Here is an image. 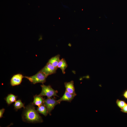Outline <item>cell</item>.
Listing matches in <instances>:
<instances>
[{
	"label": "cell",
	"instance_id": "obj_9",
	"mask_svg": "<svg viewBox=\"0 0 127 127\" xmlns=\"http://www.w3.org/2000/svg\"><path fill=\"white\" fill-rule=\"evenodd\" d=\"M34 100L32 104L34 105L39 106L44 104V99L43 96L36 95L33 96Z\"/></svg>",
	"mask_w": 127,
	"mask_h": 127
},
{
	"label": "cell",
	"instance_id": "obj_2",
	"mask_svg": "<svg viewBox=\"0 0 127 127\" xmlns=\"http://www.w3.org/2000/svg\"><path fill=\"white\" fill-rule=\"evenodd\" d=\"M48 76L40 71L33 75L25 76L24 77L27 79L33 84H35L38 83H45Z\"/></svg>",
	"mask_w": 127,
	"mask_h": 127
},
{
	"label": "cell",
	"instance_id": "obj_12",
	"mask_svg": "<svg viewBox=\"0 0 127 127\" xmlns=\"http://www.w3.org/2000/svg\"><path fill=\"white\" fill-rule=\"evenodd\" d=\"M17 97V96L10 94L8 95L5 99L7 104L10 105L16 101Z\"/></svg>",
	"mask_w": 127,
	"mask_h": 127
},
{
	"label": "cell",
	"instance_id": "obj_17",
	"mask_svg": "<svg viewBox=\"0 0 127 127\" xmlns=\"http://www.w3.org/2000/svg\"><path fill=\"white\" fill-rule=\"evenodd\" d=\"M5 109L2 108L0 110V118H1L3 117V114L4 112Z\"/></svg>",
	"mask_w": 127,
	"mask_h": 127
},
{
	"label": "cell",
	"instance_id": "obj_7",
	"mask_svg": "<svg viewBox=\"0 0 127 127\" xmlns=\"http://www.w3.org/2000/svg\"><path fill=\"white\" fill-rule=\"evenodd\" d=\"M76 95V94H71L65 91L63 96L57 101L59 104L62 101L71 102Z\"/></svg>",
	"mask_w": 127,
	"mask_h": 127
},
{
	"label": "cell",
	"instance_id": "obj_15",
	"mask_svg": "<svg viewBox=\"0 0 127 127\" xmlns=\"http://www.w3.org/2000/svg\"><path fill=\"white\" fill-rule=\"evenodd\" d=\"M116 103L118 106L121 109L127 104L125 101L120 100L119 99L117 100Z\"/></svg>",
	"mask_w": 127,
	"mask_h": 127
},
{
	"label": "cell",
	"instance_id": "obj_8",
	"mask_svg": "<svg viewBox=\"0 0 127 127\" xmlns=\"http://www.w3.org/2000/svg\"><path fill=\"white\" fill-rule=\"evenodd\" d=\"M64 85L66 88L65 91L71 94H76L75 92L74 81H71L69 82H65Z\"/></svg>",
	"mask_w": 127,
	"mask_h": 127
},
{
	"label": "cell",
	"instance_id": "obj_3",
	"mask_svg": "<svg viewBox=\"0 0 127 127\" xmlns=\"http://www.w3.org/2000/svg\"><path fill=\"white\" fill-rule=\"evenodd\" d=\"M42 91L41 93L38 95L40 96H46L48 98H51L53 96L59 97L57 93L58 91L53 89L50 85H45L43 83L41 85Z\"/></svg>",
	"mask_w": 127,
	"mask_h": 127
},
{
	"label": "cell",
	"instance_id": "obj_6",
	"mask_svg": "<svg viewBox=\"0 0 127 127\" xmlns=\"http://www.w3.org/2000/svg\"><path fill=\"white\" fill-rule=\"evenodd\" d=\"M24 77L22 74H17L14 75L10 80L11 85L12 86L18 85L21 83Z\"/></svg>",
	"mask_w": 127,
	"mask_h": 127
},
{
	"label": "cell",
	"instance_id": "obj_18",
	"mask_svg": "<svg viewBox=\"0 0 127 127\" xmlns=\"http://www.w3.org/2000/svg\"><path fill=\"white\" fill-rule=\"evenodd\" d=\"M123 95L125 98L127 99V90L124 92Z\"/></svg>",
	"mask_w": 127,
	"mask_h": 127
},
{
	"label": "cell",
	"instance_id": "obj_16",
	"mask_svg": "<svg viewBox=\"0 0 127 127\" xmlns=\"http://www.w3.org/2000/svg\"><path fill=\"white\" fill-rule=\"evenodd\" d=\"M121 111L122 112L127 113V104L121 109Z\"/></svg>",
	"mask_w": 127,
	"mask_h": 127
},
{
	"label": "cell",
	"instance_id": "obj_1",
	"mask_svg": "<svg viewBox=\"0 0 127 127\" xmlns=\"http://www.w3.org/2000/svg\"><path fill=\"white\" fill-rule=\"evenodd\" d=\"M22 119L24 122L30 123H41L43 122L41 117L34 105L31 103L24 108L22 115Z\"/></svg>",
	"mask_w": 127,
	"mask_h": 127
},
{
	"label": "cell",
	"instance_id": "obj_10",
	"mask_svg": "<svg viewBox=\"0 0 127 127\" xmlns=\"http://www.w3.org/2000/svg\"><path fill=\"white\" fill-rule=\"evenodd\" d=\"M60 56L58 54L50 58L48 61V63L53 65L56 68H57V65L60 60Z\"/></svg>",
	"mask_w": 127,
	"mask_h": 127
},
{
	"label": "cell",
	"instance_id": "obj_4",
	"mask_svg": "<svg viewBox=\"0 0 127 127\" xmlns=\"http://www.w3.org/2000/svg\"><path fill=\"white\" fill-rule=\"evenodd\" d=\"M44 104L47 109L48 114L50 115L52 111L56 105L59 103L57 100L54 97L53 98H48L45 99Z\"/></svg>",
	"mask_w": 127,
	"mask_h": 127
},
{
	"label": "cell",
	"instance_id": "obj_14",
	"mask_svg": "<svg viewBox=\"0 0 127 127\" xmlns=\"http://www.w3.org/2000/svg\"><path fill=\"white\" fill-rule=\"evenodd\" d=\"M14 109L16 111L23 107H25L24 104L22 103L20 99H18L16 101L14 104Z\"/></svg>",
	"mask_w": 127,
	"mask_h": 127
},
{
	"label": "cell",
	"instance_id": "obj_5",
	"mask_svg": "<svg viewBox=\"0 0 127 127\" xmlns=\"http://www.w3.org/2000/svg\"><path fill=\"white\" fill-rule=\"evenodd\" d=\"M57 69L50 64L48 62L40 71L48 76L49 75L55 73Z\"/></svg>",
	"mask_w": 127,
	"mask_h": 127
},
{
	"label": "cell",
	"instance_id": "obj_13",
	"mask_svg": "<svg viewBox=\"0 0 127 127\" xmlns=\"http://www.w3.org/2000/svg\"><path fill=\"white\" fill-rule=\"evenodd\" d=\"M36 110L39 113L45 116H46L48 114L47 109L44 104L38 106Z\"/></svg>",
	"mask_w": 127,
	"mask_h": 127
},
{
	"label": "cell",
	"instance_id": "obj_11",
	"mask_svg": "<svg viewBox=\"0 0 127 127\" xmlns=\"http://www.w3.org/2000/svg\"><path fill=\"white\" fill-rule=\"evenodd\" d=\"M66 61L64 59L62 58L60 60L57 65V68H60L63 74L65 73V70L67 67Z\"/></svg>",
	"mask_w": 127,
	"mask_h": 127
}]
</instances>
